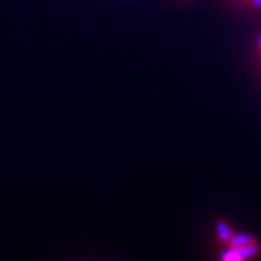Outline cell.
<instances>
[{
  "instance_id": "6da1fadb",
  "label": "cell",
  "mask_w": 261,
  "mask_h": 261,
  "mask_svg": "<svg viewBox=\"0 0 261 261\" xmlns=\"http://www.w3.org/2000/svg\"><path fill=\"white\" fill-rule=\"evenodd\" d=\"M215 231H216L218 241L221 244H224V245H228V243H229V240H231V237H232L233 233L231 225L228 224L226 221H224V219H218L215 222Z\"/></svg>"
},
{
  "instance_id": "7a4b0ae2",
  "label": "cell",
  "mask_w": 261,
  "mask_h": 261,
  "mask_svg": "<svg viewBox=\"0 0 261 261\" xmlns=\"http://www.w3.org/2000/svg\"><path fill=\"white\" fill-rule=\"evenodd\" d=\"M237 254H238V257H240V260H251V258H255V257H258L261 252V247L258 241H254L251 244H247V245H243V247H238V248H233Z\"/></svg>"
},
{
  "instance_id": "3957f363",
  "label": "cell",
  "mask_w": 261,
  "mask_h": 261,
  "mask_svg": "<svg viewBox=\"0 0 261 261\" xmlns=\"http://www.w3.org/2000/svg\"><path fill=\"white\" fill-rule=\"evenodd\" d=\"M254 241H257V238L252 235V233L248 232H238L232 233L229 243H228V247L231 248H238V247H243V245H247V244H251Z\"/></svg>"
},
{
  "instance_id": "277c9868",
  "label": "cell",
  "mask_w": 261,
  "mask_h": 261,
  "mask_svg": "<svg viewBox=\"0 0 261 261\" xmlns=\"http://www.w3.org/2000/svg\"><path fill=\"white\" fill-rule=\"evenodd\" d=\"M221 260L224 261H241L240 260V257H238V254H237V251L233 250V248H231L229 247V250L226 252H224L222 255H221Z\"/></svg>"
},
{
  "instance_id": "5b68a950",
  "label": "cell",
  "mask_w": 261,
  "mask_h": 261,
  "mask_svg": "<svg viewBox=\"0 0 261 261\" xmlns=\"http://www.w3.org/2000/svg\"><path fill=\"white\" fill-rule=\"evenodd\" d=\"M247 3H250L252 8L261 10V0H247Z\"/></svg>"
},
{
  "instance_id": "8992f818",
  "label": "cell",
  "mask_w": 261,
  "mask_h": 261,
  "mask_svg": "<svg viewBox=\"0 0 261 261\" xmlns=\"http://www.w3.org/2000/svg\"><path fill=\"white\" fill-rule=\"evenodd\" d=\"M257 47H258V51L261 53V35H258V38H257Z\"/></svg>"
},
{
  "instance_id": "52a82bcc",
  "label": "cell",
  "mask_w": 261,
  "mask_h": 261,
  "mask_svg": "<svg viewBox=\"0 0 261 261\" xmlns=\"http://www.w3.org/2000/svg\"><path fill=\"white\" fill-rule=\"evenodd\" d=\"M233 2H247V0H233Z\"/></svg>"
}]
</instances>
